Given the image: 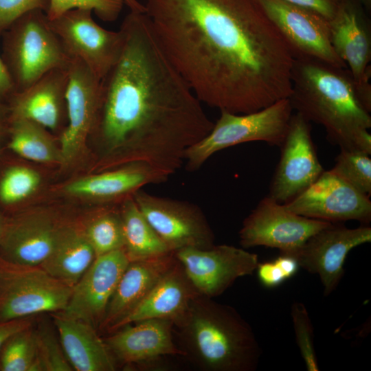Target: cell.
<instances>
[{"label": "cell", "mask_w": 371, "mask_h": 371, "mask_svg": "<svg viewBox=\"0 0 371 371\" xmlns=\"http://www.w3.org/2000/svg\"><path fill=\"white\" fill-rule=\"evenodd\" d=\"M95 258L82 226L65 223L54 246L39 265L51 276L73 287Z\"/></svg>", "instance_id": "obj_26"}, {"label": "cell", "mask_w": 371, "mask_h": 371, "mask_svg": "<svg viewBox=\"0 0 371 371\" xmlns=\"http://www.w3.org/2000/svg\"><path fill=\"white\" fill-rule=\"evenodd\" d=\"M366 6L368 7L370 5L371 0H359Z\"/></svg>", "instance_id": "obj_44"}, {"label": "cell", "mask_w": 371, "mask_h": 371, "mask_svg": "<svg viewBox=\"0 0 371 371\" xmlns=\"http://www.w3.org/2000/svg\"><path fill=\"white\" fill-rule=\"evenodd\" d=\"M196 291L210 298L223 293L239 278L251 276L258 255L233 245L183 248L174 252Z\"/></svg>", "instance_id": "obj_12"}, {"label": "cell", "mask_w": 371, "mask_h": 371, "mask_svg": "<svg viewBox=\"0 0 371 371\" xmlns=\"http://www.w3.org/2000/svg\"><path fill=\"white\" fill-rule=\"evenodd\" d=\"M173 334L172 321L150 319L126 325L108 334L104 341L117 365L148 370L163 368L165 357H185Z\"/></svg>", "instance_id": "obj_17"}, {"label": "cell", "mask_w": 371, "mask_h": 371, "mask_svg": "<svg viewBox=\"0 0 371 371\" xmlns=\"http://www.w3.org/2000/svg\"><path fill=\"white\" fill-rule=\"evenodd\" d=\"M299 267L295 258L280 254L273 260L259 262L256 271L262 285L267 288H274L294 276Z\"/></svg>", "instance_id": "obj_36"}, {"label": "cell", "mask_w": 371, "mask_h": 371, "mask_svg": "<svg viewBox=\"0 0 371 371\" xmlns=\"http://www.w3.org/2000/svg\"><path fill=\"white\" fill-rule=\"evenodd\" d=\"M176 262L174 252L157 258L130 262L109 300L98 330L107 334L113 333Z\"/></svg>", "instance_id": "obj_21"}, {"label": "cell", "mask_w": 371, "mask_h": 371, "mask_svg": "<svg viewBox=\"0 0 371 371\" xmlns=\"http://www.w3.org/2000/svg\"><path fill=\"white\" fill-rule=\"evenodd\" d=\"M293 113L289 98L248 113L221 111L210 133L187 150L186 168L197 170L218 151L243 143L265 142L280 147Z\"/></svg>", "instance_id": "obj_6"}, {"label": "cell", "mask_w": 371, "mask_h": 371, "mask_svg": "<svg viewBox=\"0 0 371 371\" xmlns=\"http://www.w3.org/2000/svg\"><path fill=\"white\" fill-rule=\"evenodd\" d=\"M95 257L124 247L122 220L119 210H105L92 216L82 226Z\"/></svg>", "instance_id": "obj_29"}, {"label": "cell", "mask_w": 371, "mask_h": 371, "mask_svg": "<svg viewBox=\"0 0 371 371\" xmlns=\"http://www.w3.org/2000/svg\"><path fill=\"white\" fill-rule=\"evenodd\" d=\"M291 316L296 344L307 370L319 371L313 326L305 305L299 302H293L291 307Z\"/></svg>", "instance_id": "obj_34"}, {"label": "cell", "mask_w": 371, "mask_h": 371, "mask_svg": "<svg viewBox=\"0 0 371 371\" xmlns=\"http://www.w3.org/2000/svg\"><path fill=\"white\" fill-rule=\"evenodd\" d=\"M185 357L203 371H254L262 349L249 323L232 306L200 294L173 326Z\"/></svg>", "instance_id": "obj_4"}, {"label": "cell", "mask_w": 371, "mask_h": 371, "mask_svg": "<svg viewBox=\"0 0 371 371\" xmlns=\"http://www.w3.org/2000/svg\"><path fill=\"white\" fill-rule=\"evenodd\" d=\"M1 38V56L14 91L27 88L52 69L67 68L69 65L71 57L43 10L25 14Z\"/></svg>", "instance_id": "obj_5"}, {"label": "cell", "mask_w": 371, "mask_h": 371, "mask_svg": "<svg viewBox=\"0 0 371 371\" xmlns=\"http://www.w3.org/2000/svg\"><path fill=\"white\" fill-rule=\"evenodd\" d=\"M280 148L268 196L284 204L313 183L324 169L311 137V122L298 113H293Z\"/></svg>", "instance_id": "obj_13"}, {"label": "cell", "mask_w": 371, "mask_h": 371, "mask_svg": "<svg viewBox=\"0 0 371 371\" xmlns=\"http://www.w3.org/2000/svg\"><path fill=\"white\" fill-rule=\"evenodd\" d=\"M38 371L74 370L63 351L58 337L46 324L34 330Z\"/></svg>", "instance_id": "obj_33"}, {"label": "cell", "mask_w": 371, "mask_h": 371, "mask_svg": "<svg viewBox=\"0 0 371 371\" xmlns=\"http://www.w3.org/2000/svg\"><path fill=\"white\" fill-rule=\"evenodd\" d=\"M8 147L21 157L40 163L61 164L60 147L43 126L31 120H10Z\"/></svg>", "instance_id": "obj_28"}, {"label": "cell", "mask_w": 371, "mask_h": 371, "mask_svg": "<svg viewBox=\"0 0 371 371\" xmlns=\"http://www.w3.org/2000/svg\"><path fill=\"white\" fill-rule=\"evenodd\" d=\"M370 242L371 227L368 225L348 228L331 223L310 237L294 258L300 267L319 277L326 297L339 284L349 252Z\"/></svg>", "instance_id": "obj_16"}, {"label": "cell", "mask_w": 371, "mask_h": 371, "mask_svg": "<svg viewBox=\"0 0 371 371\" xmlns=\"http://www.w3.org/2000/svg\"><path fill=\"white\" fill-rule=\"evenodd\" d=\"M291 212L333 223L371 221L370 197L347 183L331 170H324L308 188L284 203Z\"/></svg>", "instance_id": "obj_14"}, {"label": "cell", "mask_w": 371, "mask_h": 371, "mask_svg": "<svg viewBox=\"0 0 371 371\" xmlns=\"http://www.w3.org/2000/svg\"><path fill=\"white\" fill-rule=\"evenodd\" d=\"M293 111L321 125L340 149L371 154V85H361L348 67L310 58H293Z\"/></svg>", "instance_id": "obj_3"}, {"label": "cell", "mask_w": 371, "mask_h": 371, "mask_svg": "<svg viewBox=\"0 0 371 371\" xmlns=\"http://www.w3.org/2000/svg\"><path fill=\"white\" fill-rule=\"evenodd\" d=\"M121 53L100 80L91 134L106 165L144 164L167 180L214 122L160 46L145 12L130 11Z\"/></svg>", "instance_id": "obj_2"}, {"label": "cell", "mask_w": 371, "mask_h": 371, "mask_svg": "<svg viewBox=\"0 0 371 371\" xmlns=\"http://www.w3.org/2000/svg\"><path fill=\"white\" fill-rule=\"evenodd\" d=\"M124 4L122 0H50L46 13L49 20L74 9L91 10L102 21H115L120 14Z\"/></svg>", "instance_id": "obj_35"}, {"label": "cell", "mask_w": 371, "mask_h": 371, "mask_svg": "<svg viewBox=\"0 0 371 371\" xmlns=\"http://www.w3.org/2000/svg\"><path fill=\"white\" fill-rule=\"evenodd\" d=\"M5 221V219L0 214V238L3 231Z\"/></svg>", "instance_id": "obj_43"}, {"label": "cell", "mask_w": 371, "mask_h": 371, "mask_svg": "<svg viewBox=\"0 0 371 371\" xmlns=\"http://www.w3.org/2000/svg\"><path fill=\"white\" fill-rule=\"evenodd\" d=\"M88 9H74L49 20L68 55L80 60L100 80L117 61L124 43L120 29L99 25Z\"/></svg>", "instance_id": "obj_10"}, {"label": "cell", "mask_w": 371, "mask_h": 371, "mask_svg": "<svg viewBox=\"0 0 371 371\" xmlns=\"http://www.w3.org/2000/svg\"><path fill=\"white\" fill-rule=\"evenodd\" d=\"M370 154L340 149L335 158L333 172L369 197L371 195V159Z\"/></svg>", "instance_id": "obj_31"}, {"label": "cell", "mask_w": 371, "mask_h": 371, "mask_svg": "<svg viewBox=\"0 0 371 371\" xmlns=\"http://www.w3.org/2000/svg\"><path fill=\"white\" fill-rule=\"evenodd\" d=\"M314 11L328 21L336 14L341 0H283Z\"/></svg>", "instance_id": "obj_38"}, {"label": "cell", "mask_w": 371, "mask_h": 371, "mask_svg": "<svg viewBox=\"0 0 371 371\" xmlns=\"http://www.w3.org/2000/svg\"><path fill=\"white\" fill-rule=\"evenodd\" d=\"M50 0H0V38L21 16L41 10L47 13Z\"/></svg>", "instance_id": "obj_37"}, {"label": "cell", "mask_w": 371, "mask_h": 371, "mask_svg": "<svg viewBox=\"0 0 371 371\" xmlns=\"http://www.w3.org/2000/svg\"><path fill=\"white\" fill-rule=\"evenodd\" d=\"M100 79L80 60L71 58L66 90L67 124L60 137L61 165L69 166L83 153L100 104Z\"/></svg>", "instance_id": "obj_15"}, {"label": "cell", "mask_w": 371, "mask_h": 371, "mask_svg": "<svg viewBox=\"0 0 371 371\" xmlns=\"http://www.w3.org/2000/svg\"><path fill=\"white\" fill-rule=\"evenodd\" d=\"M31 325V320L28 317L0 322V350L11 336Z\"/></svg>", "instance_id": "obj_39"}, {"label": "cell", "mask_w": 371, "mask_h": 371, "mask_svg": "<svg viewBox=\"0 0 371 371\" xmlns=\"http://www.w3.org/2000/svg\"><path fill=\"white\" fill-rule=\"evenodd\" d=\"M133 197L148 222L175 252L183 248L208 249L215 236L206 217L196 205L156 196L139 190Z\"/></svg>", "instance_id": "obj_9"}, {"label": "cell", "mask_w": 371, "mask_h": 371, "mask_svg": "<svg viewBox=\"0 0 371 371\" xmlns=\"http://www.w3.org/2000/svg\"><path fill=\"white\" fill-rule=\"evenodd\" d=\"M68 67L45 73L27 88L7 99L10 120L23 119L56 131L67 124Z\"/></svg>", "instance_id": "obj_20"}, {"label": "cell", "mask_w": 371, "mask_h": 371, "mask_svg": "<svg viewBox=\"0 0 371 371\" xmlns=\"http://www.w3.org/2000/svg\"><path fill=\"white\" fill-rule=\"evenodd\" d=\"M67 360L76 371H115L117 363L98 330L81 320L52 313Z\"/></svg>", "instance_id": "obj_25"}, {"label": "cell", "mask_w": 371, "mask_h": 371, "mask_svg": "<svg viewBox=\"0 0 371 371\" xmlns=\"http://www.w3.org/2000/svg\"><path fill=\"white\" fill-rule=\"evenodd\" d=\"M287 43L293 58H310L347 67L331 43L329 21L283 0H256Z\"/></svg>", "instance_id": "obj_11"}, {"label": "cell", "mask_w": 371, "mask_h": 371, "mask_svg": "<svg viewBox=\"0 0 371 371\" xmlns=\"http://www.w3.org/2000/svg\"><path fill=\"white\" fill-rule=\"evenodd\" d=\"M167 179L150 166L128 164L117 169L76 179L64 188L66 193L98 201L109 202L132 196L144 186Z\"/></svg>", "instance_id": "obj_24"}, {"label": "cell", "mask_w": 371, "mask_h": 371, "mask_svg": "<svg viewBox=\"0 0 371 371\" xmlns=\"http://www.w3.org/2000/svg\"><path fill=\"white\" fill-rule=\"evenodd\" d=\"M41 181L40 174L32 168L10 167L0 179V201L5 205L20 202L32 195Z\"/></svg>", "instance_id": "obj_32"}, {"label": "cell", "mask_w": 371, "mask_h": 371, "mask_svg": "<svg viewBox=\"0 0 371 371\" xmlns=\"http://www.w3.org/2000/svg\"><path fill=\"white\" fill-rule=\"evenodd\" d=\"M61 223L52 214L34 212L5 221L0 256L16 264L40 265L52 250Z\"/></svg>", "instance_id": "obj_19"}, {"label": "cell", "mask_w": 371, "mask_h": 371, "mask_svg": "<svg viewBox=\"0 0 371 371\" xmlns=\"http://www.w3.org/2000/svg\"><path fill=\"white\" fill-rule=\"evenodd\" d=\"M329 26L337 56L358 83L370 84L371 30L359 7L353 0H341Z\"/></svg>", "instance_id": "obj_22"}, {"label": "cell", "mask_w": 371, "mask_h": 371, "mask_svg": "<svg viewBox=\"0 0 371 371\" xmlns=\"http://www.w3.org/2000/svg\"><path fill=\"white\" fill-rule=\"evenodd\" d=\"M122 1L130 11L142 13L146 12L144 3H141L139 0H122Z\"/></svg>", "instance_id": "obj_42"}, {"label": "cell", "mask_w": 371, "mask_h": 371, "mask_svg": "<svg viewBox=\"0 0 371 371\" xmlns=\"http://www.w3.org/2000/svg\"><path fill=\"white\" fill-rule=\"evenodd\" d=\"M129 262L124 248L96 256L72 287L65 309L58 313L98 330L109 300Z\"/></svg>", "instance_id": "obj_18"}, {"label": "cell", "mask_w": 371, "mask_h": 371, "mask_svg": "<svg viewBox=\"0 0 371 371\" xmlns=\"http://www.w3.org/2000/svg\"><path fill=\"white\" fill-rule=\"evenodd\" d=\"M1 371H38L35 331L32 325L11 336L0 350Z\"/></svg>", "instance_id": "obj_30"}, {"label": "cell", "mask_w": 371, "mask_h": 371, "mask_svg": "<svg viewBox=\"0 0 371 371\" xmlns=\"http://www.w3.org/2000/svg\"><path fill=\"white\" fill-rule=\"evenodd\" d=\"M14 91L13 82L0 55V100H7Z\"/></svg>", "instance_id": "obj_40"}, {"label": "cell", "mask_w": 371, "mask_h": 371, "mask_svg": "<svg viewBox=\"0 0 371 371\" xmlns=\"http://www.w3.org/2000/svg\"><path fill=\"white\" fill-rule=\"evenodd\" d=\"M9 126L10 118L7 104L0 100V140L5 133H8Z\"/></svg>", "instance_id": "obj_41"}, {"label": "cell", "mask_w": 371, "mask_h": 371, "mask_svg": "<svg viewBox=\"0 0 371 371\" xmlns=\"http://www.w3.org/2000/svg\"><path fill=\"white\" fill-rule=\"evenodd\" d=\"M72 287L39 265L9 262L0 256V322L63 311Z\"/></svg>", "instance_id": "obj_7"}, {"label": "cell", "mask_w": 371, "mask_h": 371, "mask_svg": "<svg viewBox=\"0 0 371 371\" xmlns=\"http://www.w3.org/2000/svg\"><path fill=\"white\" fill-rule=\"evenodd\" d=\"M124 251L129 262L159 257L171 251L148 222L133 196L122 203Z\"/></svg>", "instance_id": "obj_27"}, {"label": "cell", "mask_w": 371, "mask_h": 371, "mask_svg": "<svg viewBox=\"0 0 371 371\" xmlns=\"http://www.w3.org/2000/svg\"><path fill=\"white\" fill-rule=\"evenodd\" d=\"M199 294L177 260L174 266L114 331L126 325L150 319H168L174 326L186 316L192 300Z\"/></svg>", "instance_id": "obj_23"}, {"label": "cell", "mask_w": 371, "mask_h": 371, "mask_svg": "<svg viewBox=\"0 0 371 371\" xmlns=\"http://www.w3.org/2000/svg\"><path fill=\"white\" fill-rule=\"evenodd\" d=\"M160 46L196 98L248 113L291 93V52L256 0H146Z\"/></svg>", "instance_id": "obj_1"}, {"label": "cell", "mask_w": 371, "mask_h": 371, "mask_svg": "<svg viewBox=\"0 0 371 371\" xmlns=\"http://www.w3.org/2000/svg\"><path fill=\"white\" fill-rule=\"evenodd\" d=\"M330 223L298 215L267 196L243 221L239 242L244 249L265 246L294 258L310 237Z\"/></svg>", "instance_id": "obj_8"}]
</instances>
